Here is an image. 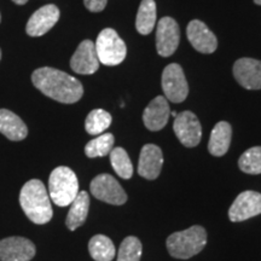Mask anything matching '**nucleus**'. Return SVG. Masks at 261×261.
Returning <instances> with one entry per match:
<instances>
[{"instance_id": "nucleus-27", "label": "nucleus", "mask_w": 261, "mask_h": 261, "mask_svg": "<svg viewBox=\"0 0 261 261\" xmlns=\"http://www.w3.org/2000/svg\"><path fill=\"white\" fill-rule=\"evenodd\" d=\"M143 246L135 236H128L121 242L117 253V261H140Z\"/></svg>"}, {"instance_id": "nucleus-10", "label": "nucleus", "mask_w": 261, "mask_h": 261, "mask_svg": "<svg viewBox=\"0 0 261 261\" xmlns=\"http://www.w3.org/2000/svg\"><path fill=\"white\" fill-rule=\"evenodd\" d=\"M261 214V194L256 191H243L228 210V218L232 223H240Z\"/></svg>"}, {"instance_id": "nucleus-23", "label": "nucleus", "mask_w": 261, "mask_h": 261, "mask_svg": "<svg viewBox=\"0 0 261 261\" xmlns=\"http://www.w3.org/2000/svg\"><path fill=\"white\" fill-rule=\"evenodd\" d=\"M114 143H115V138H114L112 133L99 135L97 138L90 140L87 143L86 146H85V154L90 159L103 158V156L110 154Z\"/></svg>"}, {"instance_id": "nucleus-9", "label": "nucleus", "mask_w": 261, "mask_h": 261, "mask_svg": "<svg viewBox=\"0 0 261 261\" xmlns=\"http://www.w3.org/2000/svg\"><path fill=\"white\" fill-rule=\"evenodd\" d=\"M180 41V29L174 18L163 17L159 21L156 31V50L161 57L174 54Z\"/></svg>"}, {"instance_id": "nucleus-21", "label": "nucleus", "mask_w": 261, "mask_h": 261, "mask_svg": "<svg viewBox=\"0 0 261 261\" xmlns=\"http://www.w3.org/2000/svg\"><path fill=\"white\" fill-rule=\"evenodd\" d=\"M156 24L155 0H142L136 18V29L139 34L148 35Z\"/></svg>"}, {"instance_id": "nucleus-3", "label": "nucleus", "mask_w": 261, "mask_h": 261, "mask_svg": "<svg viewBox=\"0 0 261 261\" xmlns=\"http://www.w3.org/2000/svg\"><path fill=\"white\" fill-rule=\"evenodd\" d=\"M207 244V231L201 225L172 233L166 241L168 253L175 259L187 260L197 255Z\"/></svg>"}, {"instance_id": "nucleus-7", "label": "nucleus", "mask_w": 261, "mask_h": 261, "mask_svg": "<svg viewBox=\"0 0 261 261\" xmlns=\"http://www.w3.org/2000/svg\"><path fill=\"white\" fill-rule=\"evenodd\" d=\"M91 194L97 200L113 205H122L127 201V194L113 175L99 174L91 181Z\"/></svg>"}, {"instance_id": "nucleus-19", "label": "nucleus", "mask_w": 261, "mask_h": 261, "mask_svg": "<svg viewBox=\"0 0 261 261\" xmlns=\"http://www.w3.org/2000/svg\"><path fill=\"white\" fill-rule=\"evenodd\" d=\"M232 138V127L226 121H220L212 129L208 150L213 156L220 158L228 151Z\"/></svg>"}, {"instance_id": "nucleus-20", "label": "nucleus", "mask_w": 261, "mask_h": 261, "mask_svg": "<svg viewBox=\"0 0 261 261\" xmlns=\"http://www.w3.org/2000/svg\"><path fill=\"white\" fill-rule=\"evenodd\" d=\"M90 210V196L86 191H79L75 200L70 203V210L68 212L65 225L70 231L76 230L83 226L87 219Z\"/></svg>"}, {"instance_id": "nucleus-25", "label": "nucleus", "mask_w": 261, "mask_h": 261, "mask_svg": "<svg viewBox=\"0 0 261 261\" xmlns=\"http://www.w3.org/2000/svg\"><path fill=\"white\" fill-rule=\"evenodd\" d=\"M110 162L116 174L122 179H129L133 175V165L128 158V154L123 148H113L110 151Z\"/></svg>"}, {"instance_id": "nucleus-5", "label": "nucleus", "mask_w": 261, "mask_h": 261, "mask_svg": "<svg viewBox=\"0 0 261 261\" xmlns=\"http://www.w3.org/2000/svg\"><path fill=\"white\" fill-rule=\"evenodd\" d=\"M94 46L98 60L104 65L114 67L122 63L126 58L127 47L125 41L112 28H106L99 33Z\"/></svg>"}, {"instance_id": "nucleus-32", "label": "nucleus", "mask_w": 261, "mask_h": 261, "mask_svg": "<svg viewBox=\"0 0 261 261\" xmlns=\"http://www.w3.org/2000/svg\"><path fill=\"white\" fill-rule=\"evenodd\" d=\"M0 60H2V50H0Z\"/></svg>"}, {"instance_id": "nucleus-13", "label": "nucleus", "mask_w": 261, "mask_h": 261, "mask_svg": "<svg viewBox=\"0 0 261 261\" xmlns=\"http://www.w3.org/2000/svg\"><path fill=\"white\" fill-rule=\"evenodd\" d=\"M70 68L75 73L81 75L96 73L99 68V60L93 41L84 40L80 42L70 60Z\"/></svg>"}, {"instance_id": "nucleus-29", "label": "nucleus", "mask_w": 261, "mask_h": 261, "mask_svg": "<svg viewBox=\"0 0 261 261\" xmlns=\"http://www.w3.org/2000/svg\"><path fill=\"white\" fill-rule=\"evenodd\" d=\"M12 2H14L15 4H17V5H24L25 3L28 2V0H12Z\"/></svg>"}, {"instance_id": "nucleus-17", "label": "nucleus", "mask_w": 261, "mask_h": 261, "mask_svg": "<svg viewBox=\"0 0 261 261\" xmlns=\"http://www.w3.org/2000/svg\"><path fill=\"white\" fill-rule=\"evenodd\" d=\"M171 109L166 97L158 96L148 104L143 113V121L149 130L156 132L167 125Z\"/></svg>"}, {"instance_id": "nucleus-4", "label": "nucleus", "mask_w": 261, "mask_h": 261, "mask_svg": "<svg viewBox=\"0 0 261 261\" xmlns=\"http://www.w3.org/2000/svg\"><path fill=\"white\" fill-rule=\"evenodd\" d=\"M79 194V180L73 169L60 166L51 172L48 178V195L51 201L60 207H67Z\"/></svg>"}, {"instance_id": "nucleus-31", "label": "nucleus", "mask_w": 261, "mask_h": 261, "mask_svg": "<svg viewBox=\"0 0 261 261\" xmlns=\"http://www.w3.org/2000/svg\"><path fill=\"white\" fill-rule=\"evenodd\" d=\"M171 115H172L173 117H175V116H177V113H175V112H172V113H171Z\"/></svg>"}, {"instance_id": "nucleus-30", "label": "nucleus", "mask_w": 261, "mask_h": 261, "mask_svg": "<svg viewBox=\"0 0 261 261\" xmlns=\"http://www.w3.org/2000/svg\"><path fill=\"white\" fill-rule=\"evenodd\" d=\"M254 3H255L256 5H261V0H254Z\"/></svg>"}, {"instance_id": "nucleus-8", "label": "nucleus", "mask_w": 261, "mask_h": 261, "mask_svg": "<svg viewBox=\"0 0 261 261\" xmlns=\"http://www.w3.org/2000/svg\"><path fill=\"white\" fill-rule=\"evenodd\" d=\"M175 136L179 142L187 148H195L200 144L202 138V126L200 120L192 112L177 114L173 123Z\"/></svg>"}, {"instance_id": "nucleus-26", "label": "nucleus", "mask_w": 261, "mask_h": 261, "mask_svg": "<svg viewBox=\"0 0 261 261\" xmlns=\"http://www.w3.org/2000/svg\"><path fill=\"white\" fill-rule=\"evenodd\" d=\"M238 167L247 174H261V146H253L241 155Z\"/></svg>"}, {"instance_id": "nucleus-12", "label": "nucleus", "mask_w": 261, "mask_h": 261, "mask_svg": "<svg viewBox=\"0 0 261 261\" xmlns=\"http://www.w3.org/2000/svg\"><path fill=\"white\" fill-rule=\"evenodd\" d=\"M233 76L247 90H261V61L240 58L233 64Z\"/></svg>"}, {"instance_id": "nucleus-15", "label": "nucleus", "mask_w": 261, "mask_h": 261, "mask_svg": "<svg viewBox=\"0 0 261 261\" xmlns=\"http://www.w3.org/2000/svg\"><path fill=\"white\" fill-rule=\"evenodd\" d=\"M188 39L196 51L201 54H213L218 47L215 34L202 21L194 19L188 25Z\"/></svg>"}, {"instance_id": "nucleus-6", "label": "nucleus", "mask_w": 261, "mask_h": 261, "mask_svg": "<svg viewBox=\"0 0 261 261\" xmlns=\"http://www.w3.org/2000/svg\"><path fill=\"white\" fill-rule=\"evenodd\" d=\"M162 90L166 99L173 103H181L189 94V85L180 65L172 63L162 73Z\"/></svg>"}, {"instance_id": "nucleus-28", "label": "nucleus", "mask_w": 261, "mask_h": 261, "mask_svg": "<svg viewBox=\"0 0 261 261\" xmlns=\"http://www.w3.org/2000/svg\"><path fill=\"white\" fill-rule=\"evenodd\" d=\"M108 0H84L86 9L91 12H100L106 9Z\"/></svg>"}, {"instance_id": "nucleus-11", "label": "nucleus", "mask_w": 261, "mask_h": 261, "mask_svg": "<svg viewBox=\"0 0 261 261\" xmlns=\"http://www.w3.org/2000/svg\"><path fill=\"white\" fill-rule=\"evenodd\" d=\"M37 248L28 238L12 236L0 241V261H31Z\"/></svg>"}, {"instance_id": "nucleus-16", "label": "nucleus", "mask_w": 261, "mask_h": 261, "mask_svg": "<svg viewBox=\"0 0 261 261\" xmlns=\"http://www.w3.org/2000/svg\"><path fill=\"white\" fill-rule=\"evenodd\" d=\"M163 166L162 150L155 144H146L140 150L138 174L140 177L154 180L159 178Z\"/></svg>"}, {"instance_id": "nucleus-33", "label": "nucleus", "mask_w": 261, "mask_h": 261, "mask_svg": "<svg viewBox=\"0 0 261 261\" xmlns=\"http://www.w3.org/2000/svg\"><path fill=\"white\" fill-rule=\"evenodd\" d=\"M0 22H2V15H0Z\"/></svg>"}, {"instance_id": "nucleus-14", "label": "nucleus", "mask_w": 261, "mask_h": 261, "mask_svg": "<svg viewBox=\"0 0 261 261\" xmlns=\"http://www.w3.org/2000/svg\"><path fill=\"white\" fill-rule=\"evenodd\" d=\"M60 15V9L56 5L48 4L42 6L31 16L25 32L29 37H41L57 23Z\"/></svg>"}, {"instance_id": "nucleus-18", "label": "nucleus", "mask_w": 261, "mask_h": 261, "mask_svg": "<svg viewBox=\"0 0 261 261\" xmlns=\"http://www.w3.org/2000/svg\"><path fill=\"white\" fill-rule=\"evenodd\" d=\"M0 133L12 142H19L28 136V128L23 120L15 113L0 109Z\"/></svg>"}, {"instance_id": "nucleus-22", "label": "nucleus", "mask_w": 261, "mask_h": 261, "mask_svg": "<svg viewBox=\"0 0 261 261\" xmlns=\"http://www.w3.org/2000/svg\"><path fill=\"white\" fill-rule=\"evenodd\" d=\"M89 252L94 261H112L116 255L113 241L104 234H96L91 238Z\"/></svg>"}, {"instance_id": "nucleus-2", "label": "nucleus", "mask_w": 261, "mask_h": 261, "mask_svg": "<svg viewBox=\"0 0 261 261\" xmlns=\"http://www.w3.org/2000/svg\"><path fill=\"white\" fill-rule=\"evenodd\" d=\"M19 204L32 223L42 225L52 219L51 198L46 187L39 179L25 182L19 192Z\"/></svg>"}, {"instance_id": "nucleus-24", "label": "nucleus", "mask_w": 261, "mask_h": 261, "mask_svg": "<svg viewBox=\"0 0 261 261\" xmlns=\"http://www.w3.org/2000/svg\"><path fill=\"white\" fill-rule=\"evenodd\" d=\"M112 125V115L103 109H94L86 117L85 129L89 135H102Z\"/></svg>"}, {"instance_id": "nucleus-1", "label": "nucleus", "mask_w": 261, "mask_h": 261, "mask_svg": "<svg viewBox=\"0 0 261 261\" xmlns=\"http://www.w3.org/2000/svg\"><path fill=\"white\" fill-rule=\"evenodd\" d=\"M32 83L45 96L60 103H76L84 94L83 84L76 77L51 67L35 70L32 74Z\"/></svg>"}]
</instances>
